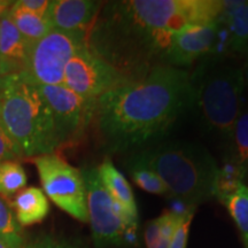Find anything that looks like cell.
<instances>
[{
    "label": "cell",
    "mask_w": 248,
    "mask_h": 248,
    "mask_svg": "<svg viewBox=\"0 0 248 248\" xmlns=\"http://www.w3.org/2000/svg\"><path fill=\"white\" fill-rule=\"evenodd\" d=\"M194 207H187L186 208L184 216H183L175 232H173L169 248H186V246H187L188 233H190V228L192 224V219L194 217Z\"/></svg>",
    "instance_id": "d4e9b609"
},
{
    "label": "cell",
    "mask_w": 248,
    "mask_h": 248,
    "mask_svg": "<svg viewBox=\"0 0 248 248\" xmlns=\"http://www.w3.org/2000/svg\"><path fill=\"white\" fill-rule=\"evenodd\" d=\"M23 248H85L77 241L55 237L52 234H44L24 244Z\"/></svg>",
    "instance_id": "cb8c5ba5"
},
{
    "label": "cell",
    "mask_w": 248,
    "mask_h": 248,
    "mask_svg": "<svg viewBox=\"0 0 248 248\" xmlns=\"http://www.w3.org/2000/svg\"><path fill=\"white\" fill-rule=\"evenodd\" d=\"M191 109L204 131L225 144L243 107V68L212 54L190 73Z\"/></svg>",
    "instance_id": "3957f363"
},
{
    "label": "cell",
    "mask_w": 248,
    "mask_h": 248,
    "mask_svg": "<svg viewBox=\"0 0 248 248\" xmlns=\"http://www.w3.org/2000/svg\"><path fill=\"white\" fill-rule=\"evenodd\" d=\"M99 177L111 199L115 201L121 213L132 229H138V209L132 188L120 170L110 160H105L98 167Z\"/></svg>",
    "instance_id": "9a60e30c"
},
{
    "label": "cell",
    "mask_w": 248,
    "mask_h": 248,
    "mask_svg": "<svg viewBox=\"0 0 248 248\" xmlns=\"http://www.w3.org/2000/svg\"><path fill=\"white\" fill-rule=\"evenodd\" d=\"M0 248H11V247H8L7 245H6V244L4 243V241L0 239Z\"/></svg>",
    "instance_id": "4dcf8cb0"
},
{
    "label": "cell",
    "mask_w": 248,
    "mask_h": 248,
    "mask_svg": "<svg viewBox=\"0 0 248 248\" xmlns=\"http://www.w3.org/2000/svg\"><path fill=\"white\" fill-rule=\"evenodd\" d=\"M222 26L217 54L245 55L248 47V0L222 1L217 17Z\"/></svg>",
    "instance_id": "4fadbf2b"
},
{
    "label": "cell",
    "mask_w": 248,
    "mask_h": 248,
    "mask_svg": "<svg viewBox=\"0 0 248 248\" xmlns=\"http://www.w3.org/2000/svg\"><path fill=\"white\" fill-rule=\"evenodd\" d=\"M33 163L46 197L77 221L88 223L86 190L80 170L57 153L33 157Z\"/></svg>",
    "instance_id": "ba28073f"
},
{
    "label": "cell",
    "mask_w": 248,
    "mask_h": 248,
    "mask_svg": "<svg viewBox=\"0 0 248 248\" xmlns=\"http://www.w3.org/2000/svg\"><path fill=\"white\" fill-rule=\"evenodd\" d=\"M12 5H13V1H8V0H0V17H1L4 14L7 13Z\"/></svg>",
    "instance_id": "83f0119b"
},
{
    "label": "cell",
    "mask_w": 248,
    "mask_h": 248,
    "mask_svg": "<svg viewBox=\"0 0 248 248\" xmlns=\"http://www.w3.org/2000/svg\"><path fill=\"white\" fill-rule=\"evenodd\" d=\"M245 57H248V47H247V51H246V54H245Z\"/></svg>",
    "instance_id": "1f68e13d"
},
{
    "label": "cell",
    "mask_w": 248,
    "mask_h": 248,
    "mask_svg": "<svg viewBox=\"0 0 248 248\" xmlns=\"http://www.w3.org/2000/svg\"><path fill=\"white\" fill-rule=\"evenodd\" d=\"M221 36L222 26L217 18L210 22L182 28L170 38L161 59V64L183 69L197 60L217 54Z\"/></svg>",
    "instance_id": "8fae6325"
},
{
    "label": "cell",
    "mask_w": 248,
    "mask_h": 248,
    "mask_svg": "<svg viewBox=\"0 0 248 248\" xmlns=\"http://www.w3.org/2000/svg\"><path fill=\"white\" fill-rule=\"evenodd\" d=\"M102 5L93 0H52L47 16L55 30L89 33Z\"/></svg>",
    "instance_id": "5bb4252c"
},
{
    "label": "cell",
    "mask_w": 248,
    "mask_h": 248,
    "mask_svg": "<svg viewBox=\"0 0 248 248\" xmlns=\"http://www.w3.org/2000/svg\"><path fill=\"white\" fill-rule=\"evenodd\" d=\"M12 208L18 224L29 226L44 221L49 213V203L44 191L30 186L18 192L14 198Z\"/></svg>",
    "instance_id": "e0dca14e"
},
{
    "label": "cell",
    "mask_w": 248,
    "mask_h": 248,
    "mask_svg": "<svg viewBox=\"0 0 248 248\" xmlns=\"http://www.w3.org/2000/svg\"><path fill=\"white\" fill-rule=\"evenodd\" d=\"M0 121L21 157L33 159L59 150L47 102L22 73L6 76L0 90Z\"/></svg>",
    "instance_id": "5b68a950"
},
{
    "label": "cell",
    "mask_w": 248,
    "mask_h": 248,
    "mask_svg": "<svg viewBox=\"0 0 248 248\" xmlns=\"http://www.w3.org/2000/svg\"><path fill=\"white\" fill-rule=\"evenodd\" d=\"M243 74L245 80V88H248V57L246 58V62H245L243 67Z\"/></svg>",
    "instance_id": "f1b7e54d"
},
{
    "label": "cell",
    "mask_w": 248,
    "mask_h": 248,
    "mask_svg": "<svg viewBox=\"0 0 248 248\" xmlns=\"http://www.w3.org/2000/svg\"><path fill=\"white\" fill-rule=\"evenodd\" d=\"M38 88L53 117L59 148L75 145L93 123L97 99L82 97L64 85Z\"/></svg>",
    "instance_id": "9c48e42d"
},
{
    "label": "cell",
    "mask_w": 248,
    "mask_h": 248,
    "mask_svg": "<svg viewBox=\"0 0 248 248\" xmlns=\"http://www.w3.org/2000/svg\"><path fill=\"white\" fill-rule=\"evenodd\" d=\"M185 210H167L162 215L152 219L145 228V241L147 248H169L176 228L184 216Z\"/></svg>",
    "instance_id": "d6986e66"
},
{
    "label": "cell",
    "mask_w": 248,
    "mask_h": 248,
    "mask_svg": "<svg viewBox=\"0 0 248 248\" xmlns=\"http://www.w3.org/2000/svg\"><path fill=\"white\" fill-rule=\"evenodd\" d=\"M82 172L86 190L89 223L97 248L121 247L137 243V230L124 219L115 201L99 177L98 168L86 167Z\"/></svg>",
    "instance_id": "8992f818"
},
{
    "label": "cell",
    "mask_w": 248,
    "mask_h": 248,
    "mask_svg": "<svg viewBox=\"0 0 248 248\" xmlns=\"http://www.w3.org/2000/svg\"><path fill=\"white\" fill-rule=\"evenodd\" d=\"M216 199L228 209L240 232L244 247L248 248V185L238 183L231 190L217 195Z\"/></svg>",
    "instance_id": "ac0fdd59"
},
{
    "label": "cell",
    "mask_w": 248,
    "mask_h": 248,
    "mask_svg": "<svg viewBox=\"0 0 248 248\" xmlns=\"http://www.w3.org/2000/svg\"><path fill=\"white\" fill-rule=\"evenodd\" d=\"M222 0H123L102 5L88 33L89 48L136 79L161 64L176 31L218 17Z\"/></svg>",
    "instance_id": "6da1fadb"
},
{
    "label": "cell",
    "mask_w": 248,
    "mask_h": 248,
    "mask_svg": "<svg viewBox=\"0 0 248 248\" xmlns=\"http://www.w3.org/2000/svg\"><path fill=\"white\" fill-rule=\"evenodd\" d=\"M129 80L132 78L95 55L86 44L67 63L63 85L84 98L98 99Z\"/></svg>",
    "instance_id": "30bf717a"
},
{
    "label": "cell",
    "mask_w": 248,
    "mask_h": 248,
    "mask_svg": "<svg viewBox=\"0 0 248 248\" xmlns=\"http://www.w3.org/2000/svg\"><path fill=\"white\" fill-rule=\"evenodd\" d=\"M159 175L169 197L187 207L215 198L219 167L202 145L171 141L135 153Z\"/></svg>",
    "instance_id": "277c9868"
},
{
    "label": "cell",
    "mask_w": 248,
    "mask_h": 248,
    "mask_svg": "<svg viewBox=\"0 0 248 248\" xmlns=\"http://www.w3.org/2000/svg\"><path fill=\"white\" fill-rule=\"evenodd\" d=\"M0 239L11 248H23L26 244L22 226L5 198L0 197Z\"/></svg>",
    "instance_id": "7402d4cb"
},
{
    "label": "cell",
    "mask_w": 248,
    "mask_h": 248,
    "mask_svg": "<svg viewBox=\"0 0 248 248\" xmlns=\"http://www.w3.org/2000/svg\"><path fill=\"white\" fill-rule=\"evenodd\" d=\"M30 44L8 16L0 17V66L6 76L23 73Z\"/></svg>",
    "instance_id": "2e32d148"
},
{
    "label": "cell",
    "mask_w": 248,
    "mask_h": 248,
    "mask_svg": "<svg viewBox=\"0 0 248 248\" xmlns=\"http://www.w3.org/2000/svg\"><path fill=\"white\" fill-rule=\"evenodd\" d=\"M22 159L16 146L9 137L5 126L0 121V162L2 161H17Z\"/></svg>",
    "instance_id": "484cf974"
},
{
    "label": "cell",
    "mask_w": 248,
    "mask_h": 248,
    "mask_svg": "<svg viewBox=\"0 0 248 248\" xmlns=\"http://www.w3.org/2000/svg\"><path fill=\"white\" fill-rule=\"evenodd\" d=\"M190 109V73L159 64L99 97L93 122L106 151L123 153L163 136Z\"/></svg>",
    "instance_id": "7a4b0ae2"
},
{
    "label": "cell",
    "mask_w": 248,
    "mask_h": 248,
    "mask_svg": "<svg viewBox=\"0 0 248 248\" xmlns=\"http://www.w3.org/2000/svg\"><path fill=\"white\" fill-rule=\"evenodd\" d=\"M8 16L30 45L38 42L53 29L48 17H43L24 11L15 1H13V5L9 8Z\"/></svg>",
    "instance_id": "ffe728a7"
},
{
    "label": "cell",
    "mask_w": 248,
    "mask_h": 248,
    "mask_svg": "<svg viewBox=\"0 0 248 248\" xmlns=\"http://www.w3.org/2000/svg\"><path fill=\"white\" fill-rule=\"evenodd\" d=\"M224 146V164L219 168L215 195L245 183L248 177V104L241 107Z\"/></svg>",
    "instance_id": "7c38bea8"
},
{
    "label": "cell",
    "mask_w": 248,
    "mask_h": 248,
    "mask_svg": "<svg viewBox=\"0 0 248 248\" xmlns=\"http://www.w3.org/2000/svg\"><path fill=\"white\" fill-rule=\"evenodd\" d=\"M126 167H128L132 181L142 190L152 194L169 197L168 190H167L163 182L161 181L159 175L148 164L139 159L137 155H131V157L128 160Z\"/></svg>",
    "instance_id": "44dd1931"
},
{
    "label": "cell",
    "mask_w": 248,
    "mask_h": 248,
    "mask_svg": "<svg viewBox=\"0 0 248 248\" xmlns=\"http://www.w3.org/2000/svg\"><path fill=\"white\" fill-rule=\"evenodd\" d=\"M26 170L17 161L0 162V197L11 198L26 188Z\"/></svg>",
    "instance_id": "603a6c76"
},
{
    "label": "cell",
    "mask_w": 248,
    "mask_h": 248,
    "mask_svg": "<svg viewBox=\"0 0 248 248\" xmlns=\"http://www.w3.org/2000/svg\"><path fill=\"white\" fill-rule=\"evenodd\" d=\"M15 2L21 8H23L24 11L30 12V13L39 15V16L43 17H48L47 15L51 0H18V1Z\"/></svg>",
    "instance_id": "4316f807"
},
{
    "label": "cell",
    "mask_w": 248,
    "mask_h": 248,
    "mask_svg": "<svg viewBox=\"0 0 248 248\" xmlns=\"http://www.w3.org/2000/svg\"><path fill=\"white\" fill-rule=\"evenodd\" d=\"M5 78H6V75L4 74V71H2V68H1V66H0V90H1L2 85H4Z\"/></svg>",
    "instance_id": "f546056e"
},
{
    "label": "cell",
    "mask_w": 248,
    "mask_h": 248,
    "mask_svg": "<svg viewBox=\"0 0 248 248\" xmlns=\"http://www.w3.org/2000/svg\"><path fill=\"white\" fill-rule=\"evenodd\" d=\"M88 44V32L52 29L30 45L23 75L37 86L63 85L64 69L74 54Z\"/></svg>",
    "instance_id": "52a82bcc"
}]
</instances>
